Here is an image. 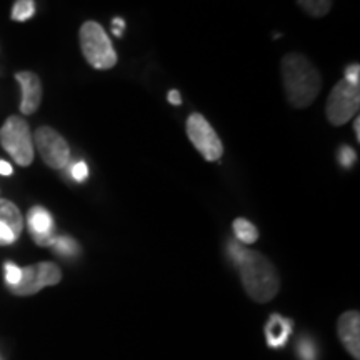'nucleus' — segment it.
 <instances>
[{
  "mask_svg": "<svg viewBox=\"0 0 360 360\" xmlns=\"http://www.w3.org/2000/svg\"><path fill=\"white\" fill-rule=\"evenodd\" d=\"M52 247L57 254L65 255V257H74L80 252V245L70 237H57Z\"/></svg>",
  "mask_w": 360,
  "mask_h": 360,
  "instance_id": "f3484780",
  "label": "nucleus"
},
{
  "mask_svg": "<svg viewBox=\"0 0 360 360\" xmlns=\"http://www.w3.org/2000/svg\"><path fill=\"white\" fill-rule=\"evenodd\" d=\"M299 7L312 17H323L330 12L332 0H297Z\"/></svg>",
  "mask_w": 360,
  "mask_h": 360,
  "instance_id": "2eb2a0df",
  "label": "nucleus"
},
{
  "mask_svg": "<svg viewBox=\"0 0 360 360\" xmlns=\"http://www.w3.org/2000/svg\"><path fill=\"white\" fill-rule=\"evenodd\" d=\"M62 281V272L56 264L40 262L22 269V278L17 285L8 287L15 295H34L44 287L57 285Z\"/></svg>",
  "mask_w": 360,
  "mask_h": 360,
  "instance_id": "6e6552de",
  "label": "nucleus"
},
{
  "mask_svg": "<svg viewBox=\"0 0 360 360\" xmlns=\"http://www.w3.org/2000/svg\"><path fill=\"white\" fill-rule=\"evenodd\" d=\"M167 97H169V102L172 103V105H180V103H182V97H180L179 90H170Z\"/></svg>",
  "mask_w": 360,
  "mask_h": 360,
  "instance_id": "b1692460",
  "label": "nucleus"
},
{
  "mask_svg": "<svg viewBox=\"0 0 360 360\" xmlns=\"http://www.w3.org/2000/svg\"><path fill=\"white\" fill-rule=\"evenodd\" d=\"M339 328V337L349 354L352 355L355 360L360 359V314L355 312H345L339 319L337 323Z\"/></svg>",
  "mask_w": 360,
  "mask_h": 360,
  "instance_id": "f8f14e48",
  "label": "nucleus"
},
{
  "mask_svg": "<svg viewBox=\"0 0 360 360\" xmlns=\"http://www.w3.org/2000/svg\"><path fill=\"white\" fill-rule=\"evenodd\" d=\"M292 334V322L282 315L274 314L265 326V339L269 347L281 349L287 344Z\"/></svg>",
  "mask_w": 360,
  "mask_h": 360,
  "instance_id": "ddd939ff",
  "label": "nucleus"
},
{
  "mask_svg": "<svg viewBox=\"0 0 360 360\" xmlns=\"http://www.w3.org/2000/svg\"><path fill=\"white\" fill-rule=\"evenodd\" d=\"M70 175L72 179L77 180V182H84V180L89 177L87 164H85V162H77V164H74L70 169Z\"/></svg>",
  "mask_w": 360,
  "mask_h": 360,
  "instance_id": "aec40b11",
  "label": "nucleus"
},
{
  "mask_svg": "<svg viewBox=\"0 0 360 360\" xmlns=\"http://www.w3.org/2000/svg\"><path fill=\"white\" fill-rule=\"evenodd\" d=\"M360 107V89L359 85H354L342 79L335 84L328 96L326 114L328 122L335 127L347 124L354 115H357Z\"/></svg>",
  "mask_w": 360,
  "mask_h": 360,
  "instance_id": "39448f33",
  "label": "nucleus"
},
{
  "mask_svg": "<svg viewBox=\"0 0 360 360\" xmlns=\"http://www.w3.org/2000/svg\"><path fill=\"white\" fill-rule=\"evenodd\" d=\"M299 354L304 360H314L315 359V349L314 344H310L309 340H302L299 344Z\"/></svg>",
  "mask_w": 360,
  "mask_h": 360,
  "instance_id": "412c9836",
  "label": "nucleus"
},
{
  "mask_svg": "<svg viewBox=\"0 0 360 360\" xmlns=\"http://www.w3.org/2000/svg\"><path fill=\"white\" fill-rule=\"evenodd\" d=\"M232 227H233V232H236V237L238 238V242H242V244L249 245V244H254V242H257L259 231L255 229V225L249 222L247 219H236L233 220Z\"/></svg>",
  "mask_w": 360,
  "mask_h": 360,
  "instance_id": "4468645a",
  "label": "nucleus"
},
{
  "mask_svg": "<svg viewBox=\"0 0 360 360\" xmlns=\"http://www.w3.org/2000/svg\"><path fill=\"white\" fill-rule=\"evenodd\" d=\"M15 80L20 84L22 102L20 112L24 115L34 114L42 102V82L34 72H17Z\"/></svg>",
  "mask_w": 360,
  "mask_h": 360,
  "instance_id": "9b49d317",
  "label": "nucleus"
},
{
  "mask_svg": "<svg viewBox=\"0 0 360 360\" xmlns=\"http://www.w3.org/2000/svg\"><path fill=\"white\" fill-rule=\"evenodd\" d=\"M13 172L12 165L6 160H0V175H11Z\"/></svg>",
  "mask_w": 360,
  "mask_h": 360,
  "instance_id": "393cba45",
  "label": "nucleus"
},
{
  "mask_svg": "<svg viewBox=\"0 0 360 360\" xmlns=\"http://www.w3.org/2000/svg\"><path fill=\"white\" fill-rule=\"evenodd\" d=\"M282 82L285 97L292 107L305 109L322 90V75L302 53H287L282 58Z\"/></svg>",
  "mask_w": 360,
  "mask_h": 360,
  "instance_id": "f03ea898",
  "label": "nucleus"
},
{
  "mask_svg": "<svg viewBox=\"0 0 360 360\" xmlns=\"http://www.w3.org/2000/svg\"><path fill=\"white\" fill-rule=\"evenodd\" d=\"M124 29H125V22L120 19V17H115V19L112 20V30H114V35H117V37H122Z\"/></svg>",
  "mask_w": 360,
  "mask_h": 360,
  "instance_id": "5701e85b",
  "label": "nucleus"
},
{
  "mask_svg": "<svg viewBox=\"0 0 360 360\" xmlns=\"http://www.w3.org/2000/svg\"><path fill=\"white\" fill-rule=\"evenodd\" d=\"M32 139L35 148L49 167L56 170L67 167L70 162V147L56 129L44 125L35 130Z\"/></svg>",
  "mask_w": 360,
  "mask_h": 360,
  "instance_id": "423d86ee",
  "label": "nucleus"
},
{
  "mask_svg": "<svg viewBox=\"0 0 360 360\" xmlns=\"http://www.w3.org/2000/svg\"><path fill=\"white\" fill-rule=\"evenodd\" d=\"M27 225H29L30 236H32L35 244L40 247L53 245L57 238L56 225H53V219L47 209L40 205L32 207L27 215Z\"/></svg>",
  "mask_w": 360,
  "mask_h": 360,
  "instance_id": "1a4fd4ad",
  "label": "nucleus"
},
{
  "mask_svg": "<svg viewBox=\"0 0 360 360\" xmlns=\"http://www.w3.org/2000/svg\"><path fill=\"white\" fill-rule=\"evenodd\" d=\"M4 272H6V283L7 287H13L20 282L22 278V269L17 267L15 264L7 262L4 265Z\"/></svg>",
  "mask_w": 360,
  "mask_h": 360,
  "instance_id": "a211bd4d",
  "label": "nucleus"
},
{
  "mask_svg": "<svg viewBox=\"0 0 360 360\" xmlns=\"http://www.w3.org/2000/svg\"><path fill=\"white\" fill-rule=\"evenodd\" d=\"M360 65L359 64H352V65H349L347 67V70H345V80H347V82H350V84H354V85H359V80H360Z\"/></svg>",
  "mask_w": 360,
  "mask_h": 360,
  "instance_id": "4be33fe9",
  "label": "nucleus"
},
{
  "mask_svg": "<svg viewBox=\"0 0 360 360\" xmlns=\"http://www.w3.org/2000/svg\"><path fill=\"white\" fill-rule=\"evenodd\" d=\"M229 255L237 265L244 289L255 302H269L281 287L278 272L270 260L259 252L249 250L237 242L229 244Z\"/></svg>",
  "mask_w": 360,
  "mask_h": 360,
  "instance_id": "f257e3e1",
  "label": "nucleus"
},
{
  "mask_svg": "<svg viewBox=\"0 0 360 360\" xmlns=\"http://www.w3.org/2000/svg\"><path fill=\"white\" fill-rule=\"evenodd\" d=\"M35 13V2L34 0H17L12 7V20L25 22Z\"/></svg>",
  "mask_w": 360,
  "mask_h": 360,
  "instance_id": "dca6fc26",
  "label": "nucleus"
},
{
  "mask_svg": "<svg viewBox=\"0 0 360 360\" xmlns=\"http://www.w3.org/2000/svg\"><path fill=\"white\" fill-rule=\"evenodd\" d=\"M187 135L192 146L200 152L205 160H219L224 154V146L212 125L202 114H192L187 119Z\"/></svg>",
  "mask_w": 360,
  "mask_h": 360,
  "instance_id": "0eeeda50",
  "label": "nucleus"
},
{
  "mask_svg": "<svg viewBox=\"0 0 360 360\" xmlns=\"http://www.w3.org/2000/svg\"><path fill=\"white\" fill-rule=\"evenodd\" d=\"M0 146L20 167L34 162V139L29 124L19 115H11L0 129Z\"/></svg>",
  "mask_w": 360,
  "mask_h": 360,
  "instance_id": "20e7f679",
  "label": "nucleus"
},
{
  "mask_svg": "<svg viewBox=\"0 0 360 360\" xmlns=\"http://www.w3.org/2000/svg\"><path fill=\"white\" fill-rule=\"evenodd\" d=\"M354 132H355V137H357V142H359L360 141V117H355Z\"/></svg>",
  "mask_w": 360,
  "mask_h": 360,
  "instance_id": "a878e982",
  "label": "nucleus"
},
{
  "mask_svg": "<svg viewBox=\"0 0 360 360\" xmlns=\"http://www.w3.org/2000/svg\"><path fill=\"white\" fill-rule=\"evenodd\" d=\"M80 49L85 60L94 69L107 70L117 64V52L103 27L96 20H87L79 32Z\"/></svg>",
  "mask_w": 360,
  "mask_h": 360,
  "instance_id": "7ed1b4c3",
  "label": "nucleus"
},
{
  "mask_svg": "<svg viewBox=\"0 0 360 360\" xmlns=\"http://www.w3.org/2000/svg\"><path fill=\"white\" fill-rule=\"evenodd\" d=\"M337 159H339V164L342 165V167L350 169L355 164V160H357V154H355L350 147L344 146L339 150V157H337Z\"/></svg>",
  "mask_w": 360,
  "mask_h": 360,
  "instance_id": "6ab92c4d",
  "label": "nucleus"
},
{
  "mask_svg": "<svg viewBox=\"0 0 360 360\" xmlns=\"http://www.w3.org/2000/svg\"><path fill=\"white\" fill-rule=\"evenodd\" d=\"M24 219L13 202L0 199V247L12 245L20 237Z\"/></svg>",
  "mask_w": 360,
  "mask_h": 360,
  "instance_id": "9d476101",
  "label": "nucleus"
}]
</instances>
